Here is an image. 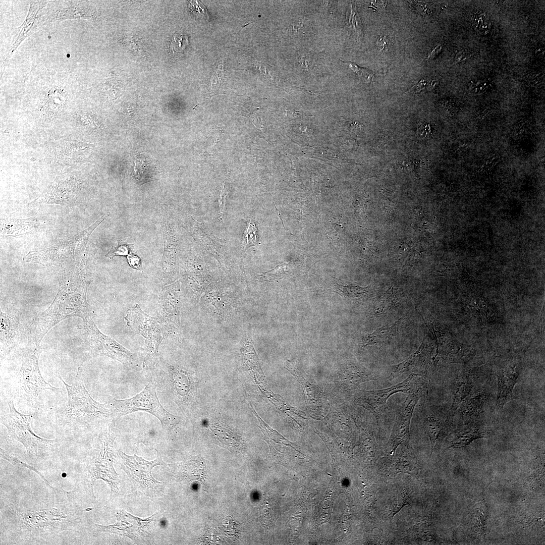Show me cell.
I'll list each match as a JSON object with an SVG mask.
<instances>
[{
  "label": "cell",
  "mask_w": 545,
  "mask_h": 545,
  "mask_svg": "<svg viewBox=\"0 0 545 545\" xmlns=\"http://www.w3.org/2000/svg\"><path fill=\"white\" fill-rule=\"evenodd\" d=\"M389 43V39L386 36H381L378 37L376 41V45L380 51H385L387 48Z\"/></svg>",
  "instance_id": "7bdbcfd3"
},
{
  "label": "cell",
  "mask_w": 545,
  "mask_h": 545,
  "mask_svg": "<svg viewBox=\"0 0 545 545\" xmlns=\"http://www.w3.org/2000/svg\"><path fill=\"white\" fill-rule=\"evenodd\" d=\"M428 380L426 376L414 373H411L403 382L395 386L382 390L359 391L355 397L356 403L373 414L376 421L385 412L387 400L392 395L398 392L409 394L419 391L428 392Z\"/></svg>",
  "instance_id": "9c48e42d"
},
{
  "label": "cell",
  "mask_w": 545,
  "mask_h": 545,
  "mask_svg": "<svg viewBox=\"0 0 545 545\" xmlns=\"http://www.w3.org/2000/svg\"><path fill=\"white\" fill-rule=\"evenodd\" d=\"M427 392L421 391L409 394L405 402L400 407L393 424L392 431L387 444L388 453L392 455L397 447L407 440L414 407L420 398Z\"/></svg>",
  "instance_id": "7c38bea8"
},
{
  "label": "cell",
  "mask_w": 545,
  "mask_h": 545,
  "mask_svg": "<svg viewBox=\"0 0 545 545\" xmlns=\"http://www.w3.org/2000/svg\"><path fill=\"white\" fill-rule=\"evenodd\" d=\"M86 337L92 352L107 356L123 364L130 365L135 360L134 354L111 337L101 333L92 317L83 320Z\"/></svg>",
  "instance_id": "30bf717a"
},
{
  "label": "cell",
  "mask_w": 545,
  "mask_h": 545,
  "mask_svg": "<svg viewBox=\"0 0 545 545\" xmlns=\"http://www.w3.org/2000/svg\"><path fill=\"white\" fill-rule=\"evenodd\" d=\"M285 366L301 384L306 395L308 407L310 410L315 411L322 407V396L319 388L311 383L299 364L296 362L287 360Z\"/></svg>",
  "instance_id": "ffe728a7"
},
{
  "label": "cell",
  "mask_w": 545,
  "mask_h": 545,
  "mask_svg": "<svg viewBox=\"0 0 545 545\" xmlns=\"http://www.w3.org/2000/svg\"><path fill=\"white\" fill-rule=\"evenodd\" d=\"M290 271V265L288 263H283L277 265L273 269L262 273L260 275L261 278L264 280L272 281L282 279L287 276Z\"/></svg>",
  "instance_id": "d6a6232c"
},
{
  "label": "cell",
  "mask_w": 545,
  "mask_h": 545,
  "mask_svg": "<svg viewBox=\"0 0 545 545\" xmlns=\"http://www.w3.org/2000/svg\"><path fill=\"white\" fill-rule=\"evenodd\" d=\"M346 25L357 41L363 37V25L356 7L350 4L346 14Z\"/></svg>",
  "instance_id": "4316f807"
},
{
  "label": "cell",
  "mask_w": 545,
  "mask_h": 545,
  "mask_svg": "<svg viewBox=\"0 0 545 545\" xmlns=\"http://www.w3.org/2000/svg\"><path fill=\"white\" fill-rule=\"evenodd\" d=\"M178 283L165 286L161 290L157 305V319L164 334L180 338V300Z\"/></svg>",
  "instance_id": "8fae6325"
},
{
  "label": "cell",
  "mask_w": 545,
  "mask_h": 545,
  "mask_svg": "<svg viewBox=\"0 0 545 545\" xmlns=\"http://www.w3.org/2000/svg\"><path fill=\"white\" fill-rule=\"evenodd\" d=\"M188 45V36L182 33L175 34L170 42L171 49L175 54L182 53Z\"/></svg>",
  "instance_id": "836d02e7"
},
{
  "label": "cell",
  "mask_w": 545,
  "mask_h": 545,
  "mask_svg": "<svg viewBox=\"0 0 545 545\" xmlns=\"http://www.w3.org/2000/svg\"><path fill=\"white\" fill-rule=\"evenodd\" d=\"M73 258L69 242H61L48 248L29 252L24 257L25 262H34L43 266L62 265Z\"/></svg>",
  "instance_id": "5bb4252c"
},
{
  "label": "cell",
  "mask_w": 545,
  "mask_h": 545,
  "mask_svg": "<svg viewBox=\"0 0 545 545\" xmlns=\"http://www.w3.org/2000/svg\"><path fill=\"white\" fill-rule=\"evenodd\" d=\"M120 453L124 460L127 469L133 479L147 485L159 483L153 478L151 474V470L154 466L165 464L159 453H157L156 459L153 461H146L135 454L128 456L122 451Z\"/></svg>",
  "instance_id": "e0dca14e"
},
{
  "label": "cell",
  "mask_w": 545,
  "mask_h": 545,
  "mask_svg": "<svg viewBox=\"0 0 545 545\" xmlns=\"http://www.w3.org/2000/svg\"><path fill=\"white\" fill-rule=\"evenodd\" d=\"M487 398L486 392L482 389L470 393L461 403L459 414L464 421H471L479 415Z\"/></svg>",
  "instance_id": "44dd1931"
},
{
  "label": "cell",
  "mask_w": 545,
  "mask_h": 545,
  "mask_svg": "<svg viewBox=\"0 0 545 545\" xmlns=\"http://www.w3.org/2000/svg\"><path fill=\"white\" fill-rule=\"evenodd\" d=\"M116 422L111 421L100 432L87 465V486L93 493L94 482L102 479L107 482L112 492L117 488V475L113 465L114 443L116 438Z\"/></svg>",
  "instance_id": "8992f818"
},
{
  "label": "cell",
  "mask_w": 545,
  "mask_h": 545,
  "mask_svg": "<svg viewBox=\"0 0 545 545\" xmlns=\"http://www.w3.org/2000/svg\"><path fill=\"white\" fill-rule=\"evenodd\" d=\"M348 64L349 67L356 74L357 77L364 83H370L373 81L374 74L368 69L361 68L352 62H343Z\"/></svg>",
  "instance_id": "d590c367"
},
{
  "label": "cell",
  "mask_w": 545,
  "mask_h": 545,
  "mask_svg": "<svg viewBox=\"0 0 545 545\" xmlns=\"http://www.w3.org/2000/svg\"><path fill=\"white\" fill-rule=\"evenodd\" d=\"M429 82L424 79H421L416 84H414L410 89L409 91L412 92L419 93L425 89L426 87H428L429 85Z\"/></svg>",
  "instance_id": "b9f144b4"
},
{
  "label": "cell",
  "mask_w": 545,
  "mask_h": 545,
  "mask_svg": "<svg viewBox=\"0 0 545 545\" xmlns=\"http://www.w3.org/2000/svg\"><path fill=\"white\" fill-rule=\"evenodd\" d=\"M256 228L255 224L252 221L249 224V227L244 233L243 239V246L246 247L248 245H254L256 239Z\"/></svg>",
  "instance_id": "f35d334b"
},
{
  "label": "cell",
  "mask_w": 545,
  "mask_h": 545,
  "mask_svg": "<svg viewBox=\"0 0 545 545\" xmlns=\"http://www.w3.org/2000/svg\"><path fill=\"white\" fill-rule=\"evenodd\" d=\"M106 217V216H102L91 226L74 235L69 241L73 258L82 256L90 235Z\"/></svg>",
  "instance_id": "cb8c5ba5"
},
{
  "label": "cell",
  "mask_w": 545,
  "mask_h": 545,
  "mask_svg": "<svg viewBox=\"0 0 545 545\" xmlns=\"http://www.w3.org/2000/svg\"><path fill=\"white\" fill-rule=\"evenodd\" d=\"M427 125H424L421 123L418 127L417 133V135L420 137L426 136L428 133V128Z\"/></svg>",
  "instance_id": "bcb514c9"
},
{
  "label": "cell",
  "mask_w": 545,
  "mask_h": 545,
  "mask_svg": "<svg viewBox=\"0 0 545 545\" xmlns=\"http://www.w3.org/2000/svg\"><path fill=\"white\" fill-rule=\"evenodd\" d=\"M172 385L177 394L182 396H188L191 389V381L188 373L179 367H168Z\"/></svg>",
  "instance_id": "d4e9b609"
},
{
  "label": "cell",
  "mask_w": 545,
  "mask_h": 545,
  "mask_svg": "<svg viewBox=\"0 0 545 545\" xmlns=\"http://www.w3.org/2000/svg\"><path fill=\"white\" fill-rule=\"evenodd\" d=\"M0 455L2 458L7 461H9L13 465L27 468V469L34 471L36 473L38 474L41 478H42V479L47 484L48 486L51 487H53V486L49 484L48 481L43 476V475H42L35 467L28 464L26 463L21 461L20 459L14 456L13 455H12V454L1 448H0Z\"/></svg>",
  "instance_id": "1f68e13d"
},
{
  "label": "cell",
  "mask_w": 545,
  "mask_h": 545,
  "mask_svg": "<svg viewBox=\"0 0 545 545\" xmlns=\"http://www.w3.org/2000/svg\"><path fill=\"white\" fill-rule=\"evenodd\" d=\"M58 376L66 386L68 396L66 407L60 416L61 422L79 427L112 420V412L106 403L100 404L95 401L78 374L71 385L64 380L59 373Z\"/></svg>",
  "instance_id": "3957f363"
},
{
  "label": "cell",
  "mask_w": 545,
  "mask_h": 545,
  "mask_svg": "<svg viewBox=\"0 0 545 545\" xmlns=\"http://www.w3.org/2000/svg\"><path fill=\"white\" fill-rule=\"evenodd\" d=\"M470 57L469 53L465 50H461L458 52L455 58V63H459L465 61Z\"/></svg>",
  "instance_id": "f6af8a7d"
},
{
  "label": "cell",
  "mask_w": 545,
  "mask_h": 545,
  "mask_svg": "<svg viewBox=\"0 0 545 545\" xmlns=\"http://www.w3.org/2000/svg\"><path fill=\"white\" fill-rule=\"evenodd\" d=\"M228 194V192L226 189V187L224 185L222 190L221 191V197L220 199V207L221 213H223L226 203V197Z\"/></svg>",
  "instance_id": "ee69618b"
},
{
  "label": "cell",
  "mask_w": 545,
  "mask_h": 545,
  "mask_svg": "<svg viewBox=\"0 0 545 545\" xmlns=\"http://www.w3.org/2000/svg\"><path fill=\"white\" fill-rule=\"evenodd\" d=\"M430 352L426 345L422 342L419 348L404 361L393 365L389 379H393L397 376L407 371H412L415 374L425 376Z\"/></svg>",
  "instance_id": "d6986e66"
},
{
  "label": "cell",
  "mask_w": 545,
  "mask_h": 545,
  "mask_svg": "<svg viewBox=\"0 0 545 545\" xmlns=\"http://www.w3.org/2000/svg\"><path fill=\"white\" fill-rule=\"evenodd\" d=\"M407 499L408 495L405 492L394 500L389 507L388 517H393L403 507L408 505Z\"/></svg>",
  "instance_id": "74e56055"
},
{
  "label": "cell",
  "mask_w": 545,
  "mask_h": 545,
  "mask_svg": "<svg viewBox=\"0 0 545 545\" xmlns=\"http://www.w3.org/2000/svg\"><path fill=\"white\" fill-rule=\"evenodd\" d=\"M79 184L75 179L61 178L50 186L45 193L42 202L46 204H70L78 194Z\"/></svg>",
  "instance_id": "2e32d148"
},
{
  "label": "cell",
  "mask_w": 545,
  "mask_h": 545,
  "mask_svg": "<svg viewBox=\"0 0 545 545\" xmlns=\"http://www.w3.org/2000/svg\"><path fill=\"white\" fill-rule=\"evenodd\" d=\"M57 488L52 497L24 496L1 507V538L13 543L47 542L66 530L74 528L79 508L74 491Z\"/></svg>",
  "instance_id": "6da1fadb"
},
{
  "label": "cell",
  "mask_w": 545,
  "mask_h": 545,
  "mask_svg": "<svg viewBox=\"0 0 545 545\" xmlns=\"http://www.w3.org/2000/svg\"><path fill=\"white\" fill-rule=\"evenodd\" d=\"M520 373L519 364L511 361L502 367L496 372L498 380L497 406L502 409L505 405L516 398L513 394V389Z\"/></svg>",
  "instance_id": "9a60e30c"
},
{
  "label": "cell",
  "mask_w": 545,
  "mask_h": 545,
  "mask_svg": "<svg viewBox=\"0 0 545 545\" xmlns=\"http://www.w3.org/2000/svg\"><path fill=\"white\" fill-rule=\"evenodd\" d=\"M377 377L362 366L353 363L345 364L338 374L337 382L346 391L355 389L360 384L376 380Z\"/></svg>",
  "instance_id": "ac0fdd59"
},
{
  "label": "cell",
  "mask_w": 545,
  "mask_h": 545,
  "mask_svg": "<svg viewBox=\"0 0 545 545\" xmlns=\"http://www.w3.org/2000/svg\"><path fill=\"white\" fill-rule=\"evenodd\" d=\"M475 29L482 34H486L489 32L491 28L490 21L488 18L484 14H479L475 16L473 21Z\"/></svg>",
  "instance_id": "8d00e7d4"
},
{
  "label": "cell",
  "mask_w": 545,
  "mask_h": 545,
  "mask_svg": "<svg viewBox=\"0 0 545 545\" xmlns=\"http://www.w3.org/2000/svg\"><path fill=\"white\" fill-rule=\"evenodd\" d=\"M91 278L89 261L83 256L62 264L58 292L48 308L31 322L27 347H39L48 332L63 320L79 317L83 320L92 317L86 299Z\"/></svg>",
  "instance_id": "7a4b0ae2"
},
{
  "label": "cell",
  "mask_w": 545,
  "mask_h": 545,
  "mask_svg": "<svg viewBox=\"0 0 545 545\" xmlns=\"http://www.w3.org/2000/svg\"><path fill=\"white\" fill-rule=\"evenodd\" d=\"M446 420L437 414L431 413L425 417L424 425L428 434L432 450L437 445L441 433L445 427Z\"/></svg>",
  "instance_id": "484cf974"
},
{
  "label": "cell",
  "mask_w": 545,
  "mask_h": 545,
  "mask_svg": "<svg viewBox=\"0 0 545 545\" xmlns=\"http://www.w3.org/2000/svg\"><path fill=\"white\" fill-rule=\"evenodd\" d=\"M442 46L441 45H438L435 46L430 52H429L427 55L426 59L429 60L434 58L442 50Z\"/></svg>",
  "instance_id": "7dc6e473"
},
{
  "label": "cell",
  "mask_w": 545,
  "mask_h": 545,
  "mask_svg": "<svg viewBox=\"0 0 545 545\" xmlns=\"http://www.w3.org/2000/svg\"><path fill=\"white\" fill-rule=\"evenodd\" d=\"M397 329V323H394L374 331L364 337L362 339L363 346L380 344L388 341L395 334Z\"/></svg>",
  "instance_id": "83f0119b"
},
{
  "label": "cell",
  "mask_w": 545,
  "mask_h": 545,
  "mask_svg": "<svg viewBox=\"0 0 545 545\" xmlns=\"http://www.w3.org/2000/svg\"><path fill=\"white\" fill-rule=\"evenodd\" d=\"M474 386L472 377L468 373L458 375L453 384L452 411H455L464 400L471 393Z\"/></svg>",
  "instance_id": "603a6c76"
},
{
  "label": "cell",
  "mask_w": 545,
  "mask_h": 545,
  "mask_svg": "<svg viewBox=\"0 0 545 545\" xmlns=\"http://www.w3.org/2000/svg\"><path fill=\"white\" fill-rule=\"evenodd\" d=\"M287 115L291 118H296L299 115L300 113L298 111H296L292 108L289 110L287 112Z\"/></svg>",
  "instance_id": "c3c4849f"
},
{
  "label": "cell",
  "mask_w": 545,
  "mask_h": 545,
  "mask_svg": "<svg viewBox=\"0 0 545 545\" xmlns=\"http://www.w3.org/2000/svg\"><path fill=\"white\" fill-rule=\"evenodd\" d=\"M223 526L225 532L230 535H234L237 533V524L234 520L230 516H228L223 519Z\"/></svg>",
  "instance_id": "ab89813d"
},
{
  "label": "cell",
  "mask_w": 545,
  "mask_h": 545,
  "mask_svg": "<svg viewBox=\"0 0 545 545\" xmlns=\"http://www.w3.org/2000/svg\"><path fill=\"white\" fill-rule=\"evenodd\" d=\"M90 147V145L86 143L76 141L70 142L65 144L63 147L64 149L63 152L68 157L79 159V157L86 154V150H88Z\"/></svg>",
  "instance_id": "4dcf8cb0"
},
{
  "label": "cell",
  "mask_w": 545,
  "mask_h": 545,
  "mask_svg": "<svg viewBox=\"0 0 545 545\" xmlns=\"http://www.w3.org/2000/svg\"><path fill=\"white\" fill-rule=\"evenodd\" d=\"M335 291L342 297L348 298H357L364 296L367 288L350 285L342 284L336 282L334 285Z\"/></svg>",
  "instance_id": "f546056e"
},
{
  "label": "cell",
  "mask_w": 545,
  "mask_h": 545,
  "mask_svg": "<svg viewBox=\"0 0 545 545\" xmlns=\"http://www.w3.org/2000/svg\"><path fill=\"white\" fill-rule=\"evenodd\" d=\"M8 403L9 412L1 416V422L7 428L9 435L24 446L31 460H40L47 456L52 450L55 440L37 435L31 428L33 416L18 412L13 401L9 400Z\"/></svg>",
  "instance_id": "5b68a950"
},
{
  "label": "cell",
  "mask_w": 545,
  "mask_h": 545,
  "mask_svg": "<svg viewBox=\"0 0 545 545\" xmlns=\"http://www.w3.org/2000/svg\"><path fill=\"white\" fill-rule=\"evenodd\" d=\"M118 243L117 246L112 247L106 257L112 259L116 256H128L131 254L134 244H129L121 240H118Z\"/></svg>",
  "instance_id": "e575fe53"
},
{
  "label": "cell",
  "mask_w": 545,
  "mask_h": 545,
  "mask_svg": "<svg viewBox=\"0 0 545 545\" xmlns=\"http://www.w3.org/2000/svg\"><path fill=\"white\" fill-rule=\"evenodd\" d=\"M41 351L40 346L28 347L23 355L20 369L13 384V394L19 401L33 403L41 392L60 390L47 383L41 374L38 360Z\"/></svg>",
  "instance_id": "52a82bcc"
},
{
  "label": "cell",
  "mask_w": 545,
  "mask_h": 545,
  "mask_svg": "<svg viewBox=\"0 0 545 545\" xmlns=\"http://www.w3.org/2000/svg\"><path fill=\"white\" fill-rule=\"evenodd\" d=\"M1 356L4 358L18 346L22 327L18 316L10 311L1 310Z\"/></svg>",
  "instance_id": "4fadbf2b"
},
{
  "label": "cell",
  "mask_w": 545,
  "mask_h": 545,
  "mask_svg": "<svg viewBox=\"0 0 545 545\" xmlns=\"http://www.w3.org/2000/svg\"><path fill=\"white\" fill-rule=\"evenodd\" d=\"M484 432L479 428L467 427L457 433L450 447L461 448L469 444L474 440L483 438Z\"/></svg>",
  "instance_id": "f1b7e54d"
},
{
  "label": "cell",
  "mask_w": 545,
  "mask_h": 545,
  "mask_svg": "<svg viewBox=\"0 0 545 545\" xmlns=\"http://www.w3.org/2000/svg\"><path fill=\"white\" fill-rule=\"evenodd\" d=\"M124 318L128 326L145 339L142 351L143 367L155 369L158 365V349L164 338L159 322L143 311L138 304L127 310Z\"/></svg>",
  "instance_id": "ba28073f"
},
{
  "label": "cell",
  "mask_w": 545,
  "mask_h": 545,
  "mask_svg": "<svg viewBox=\"0 0 545 545\" xmlns=\"http://www.w3.org/2000/svg\"><path fill=\"white\" fill-rule=\"evenodd\" d=\"M36 225L37 221L34 218L9 219L3 221L1 232L4 236H19L33 232Z\"/></svg>",
  "instance_id": "7402d4cb"
},
{
  "label": "cell",
  "mask_w": 545,
  "mask_h": 545,
  "mask_svg": "<svg viewBox=\"0 0 545 545\" xmlns=\"http://www.w3.org/2000/svg\"><path fill=\"white\" fill-rule=\"evenodd\" d=\"M127 261L129 265L133 269L141 270V260L137 255L131 253L129 254L127 256Z\"/></svg>",
  "instance_id": "60d3db41"
},
{
  "label": "cell",
  "mask_w": 545,
  "mask_h": 545,
  "mask_svg": "<svg viewBox=\"0 0 545 545\" xmlns=\"http://www.w3.org/2000/svg\"><path fill=\"white\" fill-rule=\"evenodd\" d=\"M115 422L121 417L138 411L149 413L156 417L165 430L174 429L181 422L179 416L167 411L160 404L156 392V385L151 379L144 390L135 396L125 399H113L106 403Z\"/></svg>",
  "instance_id": "277c9868"
}]
</instances>
